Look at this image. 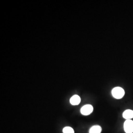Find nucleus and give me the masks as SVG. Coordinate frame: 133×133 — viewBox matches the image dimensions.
I'll return each instance as SVG.
<instances>
[{
    "instance_id": "423d86ee",
    "label": "nucleus",
    "mask_w": 133,
    "mask_h": 133,
    "mask_svg": "<svg viewBox=\"0 0 133 133\" xmlns=\"http://www.w3.org/2000/svg\"><path fill=\"white\" fill-rule=\"evenodd\" d=\"M102 132V128L99 125H95L91 128L89 133H101Z\"/></svg>"
},
{
    "instance_id": "20e7f679",
    "label": "nucleus",
    "mask_w": 133,
    "mask_h": 133,
    "mask_svg": "<svg viewBox=\"0 0 133 133\" xmlns=\"http://www.w3.org/2000/svg\"><path fill=\"white\" fill-rule=\"evenodd\" d=\"M124 118L126 120H131L133 118V110L131 109H127L123 113Z\"/></svg>"
},
{
    "instance_id": "39448f33",
    "label": "nucleus",
    "mask_w": 133,
    "mask_h": 133,
    "mask_svg": "<svg viewBox=\"0 0 133 133\" xmlns=\"http://www.w3.org/2000/svg\"><path fill=\"white\" fill-rule=\"evenodd\" d=\"M81 99L80 97L78 95H75L73 96L71 99H70V103L72 105H78L81 102Z\"/></svg>"
},
{
    "instance_id": "f03ea898",
    "label": "nucleus",
    "mask_w": 133,
    "mask_h": 133,
    "mask_svg": "<svg viewBox=\"0 0 133 133\" xmlns=\"http://www.w3.org/2000/svg\"><path fill=\"white\" fill-rule=\"evenodd\" d=\"M124 129L126 133H133V120L130 119L126 120L124 123Z\"/></svg>"
},
{
    "instance_id": "7ed1b4c3",
    "label": "nucleus",
    "mask_w": 133,
    "mask_h": 133,
    "mask_svg": "<svg viewBox=\"0 0 133 133\" xmlns=\"http://www.w3.org/2000/svg\"><path fill=\"white\" fill-rule=\"evenodd\" d=\"M93 111V107L90 105H84L81 109V114L84 115H88L90 114Z\"/></svg>"
},
{
    "instance_id": "0eeeda50",
    "label": "nucleus",
    "mask_w": 133,
    "mask_h": 133,
    "mask_svg": "<svg viewBox=\"0 0 133 133\" xmlns=\"http://www.w3.org/2000/svg\"><path fill=\"white\" fill-rule=\"evenodd\" d=\"M63 133H74V129L70 127H66L63 130Z\"/></svg>"
},
{
    "instance_id": "f257e3e1",
    "label": "nucleus",
    "mask_w": 133,
    "mask_h": 133,
    "mask_svg": "<svg viewBox=\"0 0 133 133\" xmlns=\"http://www.w3.org/2000/svg\"><path fill=\"white\" fill-rule=\"evenodd\" d=\"M112 95L115 99H120L123 97L125 95V91L121 87H115L112 90Z\"/></svg>"
}]
</instances>
